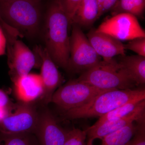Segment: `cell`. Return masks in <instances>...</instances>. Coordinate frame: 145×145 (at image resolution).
<instances>
[{"mask_svg":"<svg viewBox=\"0 0 145 145\" xmlns=\"http://www.w3.org/2000/svg\"><path fill=\"white\" fill-rule=\"evenodd\" d=\"M82 0H60L66 14L69 20L71 25V19L78 5Z\"/></svg>","mask_w":145,"mask_h":145,"instance_id":"603a6c76","label":"cell"},{"mask_svg":"<svg viewBox=\"0 0 145 145\" xmlns=\"http://www.w3.org/2000/svg\"><path fill=\"white\" fill-rule=\"evenodd\" d=\"M143 121H145V100L141 102L135 111L126 116L105 122L98 126H91L87 129L88 141L93 142L96 139H101L116 132L131 123Z\"/></svg>","mask_w":145,"mask_h":145,"instance_id":"7c38bea8","label":"cell"},{"mask_svg":"<svg viewBox=\"0 0 145 145\" xmlns=\"http://www.w3.org/2000/svg\"><path fill=\"white\" fill-rule=\"evenodd\" d=\"M34 52L40 61V75L44 86L42 97L45 103L47 104L51 102L53 94L61 84L62 77L45 48L36 46L34 48Z\"/></svg>","mask_w":145,"mask_h":145,"instance_id":"30bf717a","label":"cell"},{"mask_svg":"<svg viewBox=\"0 0 145 145\" xmlns=\"http://www.w3.org/2000/svg\"><path fill=\"white\" fill-rule=\"evenodd\" d=\"M13 82L16 97L22 103H31L43 95L44 86L40 74L29 73Z\"/></svg>","mask_w":145,"mask_h":145,"instance_id":"5bb4252c","label":"cell"},{"mask_svg":"<svg viewBox=\"0 0 145 145\" xmlns=\"http://www.w3.org/2000/svg\"><path fill=\"white\" fill-rule=\"evenodd\" d=\"M7 43V39L5 33L0 25V56L5 54Z\"/></svg>","mask_w":145,"mask_h":145,"instance_id":"484cf974","label":"cell"},{"mask_svg":"<svg viewBox=\"0 0 145 145\" xmlns=\"http://www.w3.org/2000/svg\"><path fill=\"white\" fill-rule=\"evenodd\" d=\"M77 79L101 89H131L137 86L114 58L101 61L95 66L82 73Z\"/></svg>","mask_w":145,"mask_h":145,"instance_id":"277c9868","label":"cell"},{"mask_svg":"<svg viewBox=\"0 0 145 145\" xmlns=\"http://www.w3.org/2000/svg\"><path fill=\"white\" fill-rule=\"evenodd\" d=\"M138 99H145V89H111L99 94L83 106L65 111V115L69 119L100 117Z\"/></svg>","mask_w":145,"mask_h":145,"instance_id":"3957f363","label":"cell"},{"mask_svg":"<svg viewBox=\"0 0 145 145\" xmlns=\"http://www.w3.org/2000/svg\"><path fill=\"white\" fill-rule=\"evenodd\" d=\"M140 123H131L116 132L110 133L100 139V145H126L131 140L137 131ZM86 145H93L87 142Z\"/></svg>","mask_w":145,"mask_h":145,"instance_id":"e0dca14e","label":"cell"},{"mask_svg":"<svg viewBox=\"0 0 145 145\" xmlns=\"http://www.w3.org/2000/svg\"><path fill=\"white\" fill-rule=\"evenodd\" d=\"M0 107L9 108V100L6 93L0 89Z\"/></svg>","mask_w":145,"mask_h":145,"instance_id":"4316f807","label":"cell"},{"mask_svg":"<svg viewBox=\"0 0 145 145\" xmlns=\"http://www.w3.org/2000/svg\"><path fill=\"white\" fill-rule=\"evenodd\" d=\"M39 119V114L30 103H22L0 122V132L35 134Z\"/></svg>","mask_w":145,"mask_h":145,"instance_id":"52a82bcc","label":"cell"},{"mask_svg":"<svg viewBox=\"0 0 145 145\" xmlns=\"http://www.w3.org/2000/svg\"><path fill=\"white\" fill-rule=\"evenodd\" d=\"M145 7V0H117L111 11L112 16L120 13H128L137 17H142Z\"/></svg>","mask_w":145,"mask_h":145,"instance_id":"d6986e66","label":"cell"},{"mask_svg":"<svg viewBox=\"0 0 145 145\" xmlns=\"http://www.w3.org/2000/svg\"><path fill=\"white\" fill-rule=\"evenodd\" d=\"M119 66L136 86L145 83V57L139 55L120 56Z\"/></svg>","mask_w":145,"mask_h":145,"instance_id":"9a60e30c","label":"cell"},{"mask_svg":"<svg viewBox=\"0 0 145 145\" xmlns=\"http://www.w3.org/2000/svg\"></svg>","mask_w":145,"mask_h":145,"instance_id":"f546056e","label":"cell"},{"mask_svg":"<svg viewBox=\"0 0 145 145\" xmlns=\"http://www.w3.org/2000/svg\"><path fill=\"white\" fill-rule=\"evenodd\" d=\"M71 25L67 70L82 73L98 65L101 61V57L93 49L80 27L75 24Z\"/></svg>","mask_w":145,"mask_h":145,"instance_id":"8992f818","label":"cell"},{"mask_svg":"<svg viewBox=\"0 0 145 145\" xmlns=\"http://www.w3.org/2000/svg\"><path fill=\"white\" fill-rule=\"evenodd\" d=\"M39 0H0V16L22 36L33 37L41 20Z\"/></svg>","mask_w":145,"mask_h":145,"instance_id":"7a4b0ae2","label":"cell"},{"mask_svg":"<svg viewBox=\"0 0 145 145\" xmlns=\"http://www.w3.org/2000/svg\"><path fill=\"white\" fill-rule=\"evenodd\" d=\"M87 37L97 54L105 61L111 59L117 55H125L124 44L108 34L91 29Z\"/></svg>","mask_w":145,"mask_h":145,"instance_id":"4fadbf2b","label":"cell"},{"mask_svg":"<svg viewBox=\"0 0 145 145\" xmlns=\"http://www.w3.org/2000/svg\"><path fill=\"white\" fill-rule=\"evenodd\" d=\"M125 49L133 51L137 55L145 57V37L136 38L124 44Z\"/></svg>","mask_w":145,"mask_h":145,"instance_id":"7402d4cb","label":"cell"},{"mask_svg":"<svg viewBox=\"0 0 145 145\" xmlns=\"http://www.w3.org/2000/svg\"><path fill=\"white\" fill-rule=\"evenodd\" d=\"M110 90L96 88L75 79L69 81L55 91L51 102L66 111L83 106L99 94Z\"/></svg>","mask_w":145,"mask_h":145,"instance_id":"5b68a950","label":"cell"},{"mask_svg":"<svg viewBox=\"0 0 145 145\" xmlns=\"http://www.w3.org/2000/svg\"><path fill=\"white\" fill-rule=\"evenodd\" d=\"M7 49L9 74L13 82L30 73L38 64L36 54L18 39L7 42Z\"/></svg>","mask_w":145,"mask_h":145,"instance_id":"9c48e42d","label":"cell"},{"mask_svg":"<svg viewBox=\"0 0 145 145\" xmlns=\"http://www.w3.org/2000/svg\"><path fill=\"white\" fill-rule=\"evenodd\" d=\"M0 25L4 29H6L8 27V25L3 20L2 18L0 16Z\"/></svg>","mask_w":145,"mask_h":145,"instance_id":"f1b7e54d","label":"cell"},{"mask_svg":"<svg viewBox=\"0 0 145 145\" xmlns=\"http://www.w3.org/2000/svg\"><path fill=\"white\" fill-rule=\"evenodd\" d=\"M100 17L97 0H82L78 5L71 19V25L88 27Z\"/></svg>","mask_w":145,"mask_h":145,"instance_id":"2e32d148","label":"cell"},{"mask_svg":"<svg viewBox=\"0 0 145 145\" xmlns=\"http://www.w3.org/2000/svg\"><path fill=\"white\" fill-rule=\"evenodd\" d=\"M126 145H145V122L139 123L135 135Z\"/></svg>","mask_w":145,"mask_h":145,"instance_id":"cb8c5ba5","label":"cell"},{"mask_svg":"<svg viewBox=\"0 0 145 145\" xmlns=\"http://www.w3.org/2000/svg\"><path fill=\"white\" fill-rule=\"evenodd\" d=\"M0 145H39L35 134L0 132Z\"/></svg>","mask_w":145,"mask_h":145,"instance_id":"ffe728a7","label":"cell"},{"mask_svg":"<svg viewBox=\"0 0 145 145\" xmlns=\"http://www.w3.org/2000/svg\"><path fill=\"white\" fill-rule=\"evenodd\" d=\"M96 30L120 41L145 37V30L137 18L128 13H120L112 16L102 23Z\"/></svg>","mask_w":145,"mask_h":145,"instance_id":"ba28073f","label":"cell"},{"mask_svg":"<svg viewBox=\"0 0 145 145\" xmlns=\"http://www.w3.org/2000/svg\"><path fill=\"white\" fill-rule=\"evenodd\" d=\"M10 108L0 107V122L1 121L6 117L10 111Z\"/></svg>","mask_w":145,"mask_h":145,"instance_id":"83f0119b","label":"cell"},{"mask_svg":"<svg viewBox=\"0 0 145 145\" xmlns=\"http://www.w3.org/2000/svg\"><path fill=\"white\" fill-rule=\"evenodd\" d=\"M70 22L60 0H53L47 12L44 38L45 48L58 66L67 70L69 58Z\"/></svg>","mask_w":145,"mask_h":145,"instance_id":"6da1fadb","label":"cell"},{"mask_svg":"<svg viewBox=\"0 0 145 145\" xmlns=\"http://www.w3.org/2000/svg\"><path fill=\"white\" fill-rule=\"evenodd\" d=\"M145 100L141 99H135L118 107L112 111L99 117V120L91 127L98 126L105 122L127 116L135 111L141 102Z\"/></svg>","mask_w":145,"mask_h":145,"instance_id":"ac0fdd59","label":"cell"},{"mask_svg":"<svg viewBox=\"0 0 145 145\" xmlns=\"http://www.w3.org/2000/svg\"><path fill=\"white\" fill-rule=\"evenodd\" d=\"M87 136L86 129L82 130L75 128L67 131L66 138L63 145H86Z\"/></svg>","mask_w":145,"mask_h":145,"instance_id":"44dd1931","label":"cell"},{"mask_svg":"<svg viewBox=\"0 0 145 145\" xmlns=\"http://www.w3.org/2000/svg\"><path fill=\"white\" fill-rule=\"evenodd\" d=\"M67 133L58 124L48 110H45L39 114L35 133L39 145H63Z\"/></svg>","mask_w":145,"mask_h":145,"instance_id":"8fae6325","label":"cell"},{"mask_svg":"<svg viewBox=\"0 0 145 145\" xmlns=\"http://www.w3.org/2000/svg\"><path fill=\"white\" fill-rule=\"evenodd\" d=\"M100 10V17L104 13L112 9L117 0H97Z\"/></svg>","mask_w":145,"mask_h":145,"instance_id":"d4e9b609","label":"cell"}]
</instances>
